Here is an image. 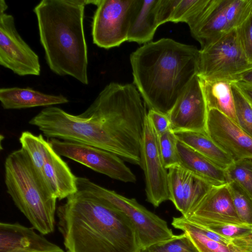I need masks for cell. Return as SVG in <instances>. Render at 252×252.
<instances>
[{"label":"cell","mask_w":252,"mask_h":252,"mask_svg":"<svg viewBox=\"0 0 252 252\" xmlns=\"http://www.w3.org/2000/svg\"><path fill=\"white\" fill-rule=\"evenodd\" d=\"M4 171L7 192L17 208L40 234L52 233L57 198L39 177L27 153L21 148L9 154Z\"/></svg>","instance_id":"obj_4"},{"label":"cell","mask_w":252,"mask_h":252,"mask_svg":"<svg viewBox=\"0 0 252 252\" xmlns=\"http://www.w3.org/2000/svg\"><path fill=\"white\" fill-rule=\"evenodd\" d=\"M140 252H199L196 247L185 233L174 235L163 242L142 250Z\"/></svg>","instance_id":"obj_29"},{"label":"cell","mask_w":252,"mask_h":252,"mask_svg":"<svg viewBox=\"0 0 252 252\" xmlns=\"http://www.w3.org/2000/svg\"><path fill=\"white\" fill-rule=\"evenodd\" d=\"M0 252H64L58 245L19 223H0Z\"/></svg>","instance_id":"obj_15"},{"label":"cell","mask_w":252,"mask_h":252,"mask_svg":"<svg viewBox=\"0 0 252 252\" xmlns=\"http://www.w3.org/2000/svg\"><path fill=\"white\" fill-rule=\"evenodd\" d=\"M236 30L242 49L249 61L252 63V9Z\"/></svg>","instance_id":"obj_32"},{"label":"cell","mask_w":252,"mask_h":252,"mask_svg":"<svg viewBox=\"0 0 252 252\" xmlns=\"http://www.w3.org/2000/svg\"><path fill=\"white\" fill-rule=\"evenodd\" d=\"M230 246L238 252H252V231L231 239Z\"/></svg>","instance_id":"obj_35"},{"label":"cell","mask_w":252,"mask_h":252,"mask_svg":"<svg viewBox=\"0 0 252 252\" xmlns=\"http://www.w3.org/2000/svg\"><path fill=\"white\" fill-rule=\"evenodd\" d=\"M200 81L208 110L216 109L238 124L232 83L224 80L208 81L201 79Z\"/></svg>","instance_id":"obj_22"},{"label":"cell","mask_w":252,"mask_h":252,"mask_svg":"<svg viewBox=\"0 0 252 252\" xmlns=\"http://www.w3.org/2000/svg\"><path fill=\"white\" fill-rule=\"evenodd\" d=\"M199 51L193 45L163 38L131 54L134 85L149 109L167 115L197 74Z\"/></svg>","instance_id":"obj_2"},{"label":"cell","mask_w":252,"mask_h":252,"mask_svg":"<svg viewBox=\"0 0 252 252\" xmlns=\"http://www.w3.org/2000/svg\"><path fill=\"white\" fill-rule=\"evenodd\" d=\"M161 157L164 167L169 168L180 164L177 149L178 139L174 132L169 129L158 136Z\"/></svg>","instance_id":"obj_30"},{"label":"cell","mask_w":252,"mask_h":252,"mask_svg":"<svg viewBox=\"0 0 252 252\" xmlns=\"http://www.w3.org/2000/svg\"><path fill=\"white\" fill-rule=\"evenodd\" d=\"M172 226L186 233L199 252H238L230 245L220 243L206 237L195 224L182 216L174 217Z\"/></svg>","instance_id":"obj_23"},{"label":"cell","mask_w":252,"mask_h":252,"mask_svg":"<svg viewBox=\"0 0 252 252\" xmlns=\"http://www.w3.org/2000/svg\"><path fill=\"white\" fill-rule=\"evenodd\" d=\"M226 0H210L195 23L189 27L191 35L201 48L220 38L228 32L225 14Z\"/></svg>","instance_id":"obj_17"},{"label":"cell","mask_w":252,"mask_h":252,"mask_svg":"<svg viewBox=\"0 0 252 252\" xmlns=\"http://www.w3.org/2000/svg\"><path fill=\"white\" fill-rule=\"evenodd\" d=\"M66 252H140L133 223L122 211L91 194L77 191L57 210Z\"/></svg>","instance_id":"obj_1"},{"label":"cell","mask_w":252,"mask_h":252,"mask_svg":"<svg viewBox=\"0 0 252 252\" xmlns=\"http://www.w3.org/2000/svg\"><path fill=\"white\" fill-rule=\"evenodd\" d=\"M225 171L228 183H236L252 200V158L234 161Z\"/></svg>","instance_id":"obj_25"},{"label":"cell","mask_w":252,"mask_h":252,"mask_svg":"<svg viewBox=\"0 0 252 252\" xmlns=\"http://www.w3.org/2000/svg\"><path fill=\"white\" fill-rule=\"evenodd\" d=\"M233 205L239 218L243 222L252 225V200L236 183H227Z\"/></svg>","instance_id":"obj_31"},{"label":"cell","mask_w":252,"mask_h":252,"mask_svg":"<svg viewBox=\"0 0 252 252\" xmlns=\"http://www.w3.org/2000/svg\"><path fill=\"white\" fill-rule=\"evenodd\" d=\"M238 81L252 85V67L243 72Z\"/></svg>","instance_id":"obj_37"},{"label":"cell","mask_w":252,"mask_h":252,"mask_svg":"<svg viewBox=\"0 0 252 252\" xmlns=\"http://www.w3.org/2000/svg\"><path fill=\"white\" fill-rule=\"evenodd\" d=\"M158 2V0H136L127 41L145 44L153 38L159 26L157 19Z\"/></svg>","instance_id":"obj_20"},{"label":"cell","mask_w":252,"mask_h":252,"mask_svg":"<svg viewBox=\"0 0 252 252\" xmlns=\"http://www.w3.org/2000/svg\"><path fill=\"white\" fill-rule=\"evenodd\" d=\"M252 9V0H226L225 14L228 32L241 25Z\"/></svg>","instance_id":"obj_27"},{"label":"cell","mask_w":252,"mask_h":252,"mask_svg":"<svg viewBox=\"0 0 252 252\" xmlns=\"http://www.w3.org/2000/svg\"><path fill=\"white\" fill-rule=\"evenodd\" d=\"M177 139L225 170L234 161L220 148L207 133L194 131H177Z\"/></svg>","instance_id":"obj_21"},{"label":"cell","mask_w":252,"mask_h":252,"mask_svg":"<svg viewBox=\"0 0 252 252\" xmlns=\"http://www.w3.org/2000/svg\"><path fill=\"white\" fill-rule=\"evenodd\" d=\"M8 6L0 0V64L21 76L40 74L37 54L18 33L14 17L5 12Z\"/></svg>","instance_id":"obj_9"},{"label":"cell","mask_w":252,"mask_h":252,"mask_svg":"<svg viewBox=\"0 0 252 252\" xmlns=\"http://www.w3.org/2000/svg\"><path fill=\"white\" fill-rule=\"evenodd\" d=\"M49 142L55 152L61 156L115 180L125 183L136 181V177L132 171L120 157L112 152L71 141L51 138Z\"/></svg>","instance_id":"obj_10"},{"label":"cell","mask_w":252,"mask_h":252,"mask_svg":"<svg viewBox=\"0 0 252 252\" xmlns=\"http://www.w3.org/2000/svg\"><path fill=\"white\" fill-rule=\"evenodd\" d=\"M252 67V63L242 49L236 29L199 51L197 75L203 80L236 82L243 72Z\"/></svg>","instance_id":"obj_7"},{"label":"cell","mask_w":252,"mask_h":252,"mask_svg":"<svg viewBox=\"0 0 252 252\" xmlns=\"http://www.w3.org/2000/svg\"><path fill=\"white\" fill-rule=\"evenodd\" d=\"M140 166L145 175L147 201L157 207L170 200L168 170L162 162L158 136L147 115L141 142Z\"/></svg>","instance_id":"obj_11"},{"label":"cell","mask_w":252,"mask_h":252,"mask_svg":"<svg viewBox=\"0 0 252 252\" xmlns=\"http://www.w3.org/2000/svg\"><path fill=\"white\" fill-rule=\"evenodd\" d=\"M186 218L190 221L211 219L244 223L237 216L227 184L212 186L197 206Z\"/></svg>","instance_id":"obj_16"},{"label":"cell","mask_w":252,"mask_h":252,"mask_svg":"<svg viewBox=\"0 0 252 252\" xmlns=\"http://www.w3.org/2000/svg\"><path fill=\"white\" fill-rule=\"evenodd\" d=\"M0 101L4 109L47 107L69 102L68 98L62 94H46L29 87L2 88L0 89Z\"/></svg>","instance_id":"obj_18"},{"label":"cell","mask_w":252,"mask_h":252,"mask_svg":"<svg viewBox=\"0 0 252 252\" xmlns=\"http://www.w3.org/2000/svg\"><path fill=\"white\" fill-rule=\"evenodd\" d=\"M233 83L252 105V85L241 81Z\"/></svg>","instance_id":"obj_36"},{"label":"cell","mask_w":252,"mask_h":252,"mask_svg":"<svg viewBox=\"0 0 252 252\" xmlns=\"http://www.w3.org/2000/svg\"><path fill=\"white\" fill-rule=\"evenodd\" d=\"M210 0H179L170 22H185L190 27L203 11Z\"/></svg>","instance_id":"obj_26"},{"label":"cell","mask_w":252,"mask_h":252,"mask_svg":"<svg viewBox=\"0 0 252 252\" xmlns=\"http://www.w3.org/2000/svg\"><path fill=\"white\" fill-rule=\"evenodd\" d=\"M179 0H158L157 19L159 26L170 22L173 11Z\"/></svg>","instance_id":"obj_34"},{"label":"cell","mask_w":252,"mask_h":252,"mask_svg":"<svg viewBox=\"0 0 252 252\" xmlns=\"http://www.w3.org/2000/svg\"><path fill=\"white\" fill-rule=\"evenodd\" d=\"M180 165L204 180L212 186L228 183L225 170L193 149L178 141Z\"/></svg>","instance_id":"obj_19"},{"label":"cell","mask_w":252,"mask_h":252,"mask_svg":"<svg viewBox=\"0 0 252 252\" xmlns=\"http://www.w3.org/2000/svg\"><path fill=\"white\" fill-rule=\"evenodd\" d=\"M231 86L238 124L252 137V105L234 83Z\"/></svg>","instance_id":"obj_28"},{"label":"cell","mask_w":252,"mask_h":252,"mask_svg":"<svg viewBox=\"0 0 252 252\" xmlns=\"http://www.w3.org/2000/svg\"><path fill=\"white\" fill-rule=\"evenodd\" d=\"M208 108L201 81L196 75L167 114L171 129L177 131H194L207 133Z\"/></svg>","instance_id":"obj_12"},{"label":"cell","mask_w":252,"mask_h":252,"mask_svg":"<svg viewBox=\"0 0 252 252\" xmlns=\"http://www.w3.org/2000/svg\"><path fill=\"white\" fill-rule=\"evenodd\" d=\"M89 0H42L33 9L40 41L49 68L89 84L88 47L84 29Z\"/></svg>","instance_id":"obj_3"},{"label":"cell","mask_w":252,"mask_h":252,"mask_svg":"<svg viewBox=\"0 0 252 252\" xmlns=\"http://www.w3.org/2000/svg\"><path fill=\"white\" fill-rule=\"evenodd\" d=\"M147 117L151 121L158 136L171 129L167 115L154 110L149 109Z\"/></svg>","instance_id":"obj_33"},{"label":"cell","mask_w":252,"mask_h":252,"mask_svg":"<svg viewBox=\"0 0 252 252\" xmlns=\"http://www.w3.org/2000/svg\"><path fill=\"white\" fill-rule=\"evenodd\" d=\"M19 142L39 177L57 199L67 198L77 192V177L41 134L36 135L29 131H23Z\"/></svg>","instance_id":"obj_6"},{"label":"cell","mask_w":252,"mask_h":252,"mask_svg":"<svg viewBox=\"0 0 252 252\" xmlns=\"http://www.w3.org/2000/svg\"><path fill=\"white\" fill-rule=\"evenodd\" d=\"M76 185L77 191L91 194L107 202L128 217L135 228L141 250L174 235L166 221L140 204L135 199L127 198L85 177H77Z\"/></svg>","instance_id":"obj_5"},{"label":"cell","mask_w":252,"mask_h":252,"mask_svg":"<svg viewBox=\"0 0 252 252\" xmlns=\"http://www.w3.org/2000/svg\"><path fill=\"white\" fill-rule=\"evenodd\" d=\"M136 0H93L96 6L93 17V43L108 49L127 40L131 19Z\"/></svg>","instance_id":"obj_8"},{"label":"cell","mask_w":252,"mask_h":252,"mask_svg":"<svg viewBox=\"0 0 252 252\" xmlns=\"http://www.w3.org/2000/svg\"><path fill=\"white\" fill-rule=\"evenodd\" d=\"M190 221L229 240L252 231V225L244 223L211 219H200Z\"/></svg>","instance_id":"obj_24"},{"label":"cell","mask_w":252,"mask_h":252,"mask_svg":"<svg viewBox=\"0 0 252 252\" xmlns=\"http://www.w3.org/2000/svg\"><path fill=\"white\" fill-rule=\"evenodd\" d=\"M207 132L234 161L252 158V137L237 123L216 109L208 111Z\"/></svg>","instance_id":"obj_13"},{"label":"cell","mask_w":252,"mask_h":252,"mask_svg":"<svg viewBox=\"0 0 252 252\" xmlns=\"http://www.w3.org/2000/svg\"><path fill=\"white\" fill-rule=\"evenodd\" d=\"M167 170L170 200L187 218L212 186L180 164Z\"/></svg>","instance_id":"obj_14"}]
</instances>
